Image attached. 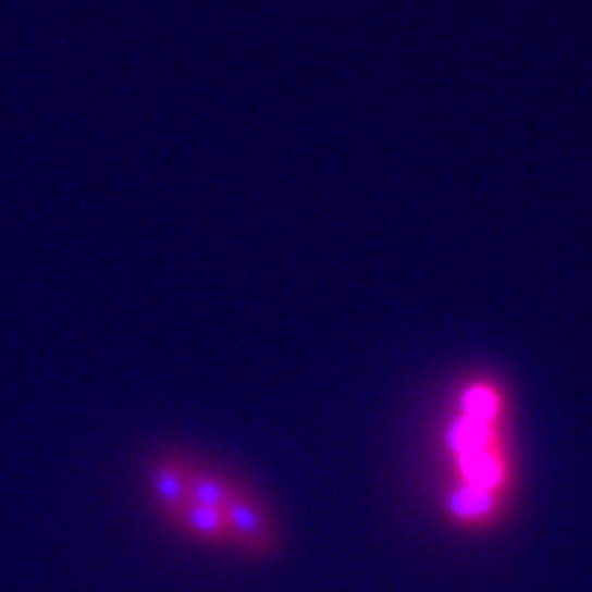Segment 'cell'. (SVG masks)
I'll list each match as a JSON object with an SVG mask.
<instances>
[{
  "mask_svg": "<svg viewBox=\"0 0 592 592\" xmlns=\"http://www.w3.org/2000/svg\"><path fill=\"white\" fill-rule=\"evenodd\" d=\"M148 505L184 541L236 557L269 559L283 546L278 513L234 469L165 447L140 469Z\"/></svg>",
  "mask_w": 592,
  "mask_h": 592,
  "instance_id": "obj_1",
  "label": "cell"
},
{
  "mask_svg": "<svg viewBox=\"0 0 592 592\" xmlns=\"http://www.w3.org/2000/svg\"><path fill=\"white\" fill-rule=\"evenodd\" d=\"M444 521L461 532H485L502 525L513 496V458L507 395L499 382L485 377L464 382L444 431Z\"/></svg>",
  "mask_w": 592,
  "mask_h": 592,
  "instance_id": "obj_2",
  "label": "cell"
}]
</instances>
